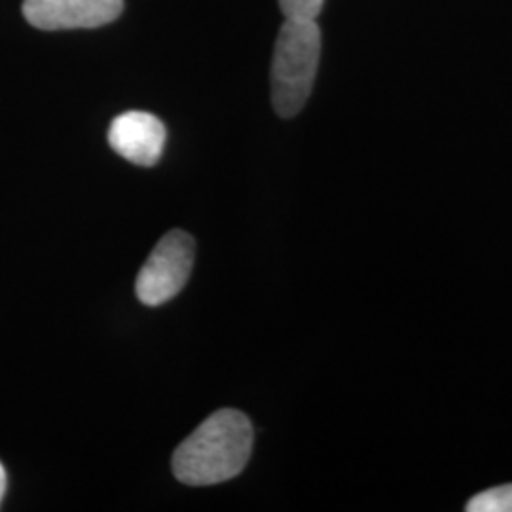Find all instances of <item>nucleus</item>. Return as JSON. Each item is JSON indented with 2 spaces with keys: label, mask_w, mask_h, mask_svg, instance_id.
Segmentation results:
<instances>
[{
  "label": "nucleus",
  "mask_w": 512,
  "mask_h": 512,
  "mask_svg": "<svg viewBox=\"0 0 512 512\" xmlns=\"http://www.w3.org/2000/svg\"><path fill=\"white\" fill-rule=\"evenodd\" d=\"M253 452V425L232 408L211 414L173 454V475L188 486H213L241 475Z\"/></svg>",
  "instance_id": "nucleus-1"
},
{
  "label": "nucleus",
  "mask_w": 512,
  "mask_h": 512,
  "mask_svg": "<svg viewBox=\"0 0 512 512\" xmlns=\"http://www.w3.org/2000/svg\"><path fill=\"white\" fill-rule=\"evenodd\" d=\"M321 59V31L315 21L287 19L275 40L272 103L281 118L306 107Z\"/></svg>",
  "instance_id": "nucleus-2"
},
{
  "label": "nucleus",
  "mask_w": 512,
  "mask_h": 512,
  "mask_svg": "<svg viewBox=\"0 0 512 512\" xmlns=\"http://www.w3.org/2000/svg\"><path fill=\"white\" fill-rule=\"evenodd\" d=\"M196 243L183 230H171L158 241L135 281L137 298L156 308L181 293L194 268Z\"/></svg>",
  "instance_id": "nucleus-3"
},
{
  "label": "nucleus",
  "mask_w": 512,
  "mask_h": 512,
  "mask_svg": "<svg viewBox=\"0 0 512 512\" xmlns=\"http://www.w3.org/2000/svg\"><path fill=\"white\" fill-rule=\"evenodd\" d=\"M124 0H25L23 16L42 31L93 29L118 19Z\"/></svg>",
  "instance_id": "nucleus-4"
},
{
  "label": "nucleus",
  "mask_w": 512,
  "mask_h": 512,
  "mask_svg": "<svg viewBox=\"0 0 512 512\" xmlns=\"http://www.w3.org/2000/svg\"><path fill=\"white\" fill-rule=\"evenodd\" d=\"M165 126L150 112L129 110L112 120L109 145L124 160L141 167H152L162 158L165 145Z\"/></svg>",
  "instance_id": "nucleus-5"
},
{
  "label": "nucleus",
  "mask_w": 512,
  "mask_h": 512,
  "mask_svg": "<svg viewBox=\"0 0 512 512\" xmlns=\"http://www.w3.org/2000/svg\"><path fill=\"white\" fill-rule=\"evenodd\" d=\"M465 509L469 512H512V484L476 494Z\"/></svg>",
  "instance_id": "nucleus-6"
},
{
  "label": "nucleus",
  "mask_w": 512,
  "mask_h": 512,
  "mask_svg": "<svg viewBox=\"0 0 512 512\" xmlns=\"http://www.w3.org/2000/svg\"><path fill=\"white\" fill-rule=\"evenodd\" d=\"M325 0H279V8L287 19L315 21L323 10Z\"/></svg>",
  "instance_id": "nucleus-7"
},
{
  "label": "nucleus",
  "mask_w": 512,
  "mask_h": 512,
  "mask_svg": "<svg viewBox=\"0 0 512 512\" xmlns=\"http://www.w3.org/2000/svg\"><path fill=\"white\" fill-rule=\"evenodd\" d=\"M6 488H8V475H6L4 465L0 463V505H2V499L6 495Z\"/></svg>",
  "instance_id": "nucleus-8"
}]
</instances>
